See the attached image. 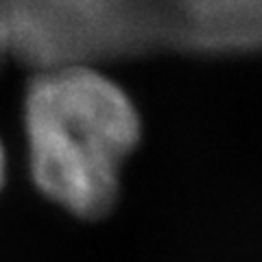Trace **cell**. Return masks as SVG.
I'll return each mask as SVG.
<instances>
[{
    "label": "cell",
    "instance_id": "6da1fadb",
    "mask_svg": "<svg viewBox=\"0 0 262 262\" xmlns=\"http://www.w3.org/2000/svg\"><path fill=\"white\" fill-rule=\"evenodd\" d=\"M140 134V116L125 90L92 68H51L31 81L24 96L33 177L75 210H96L110 199Z\"/></svg>",
    "mask_w": 262,
    "mask_h": 262
},
{
    "label": "cell",
    "instance_id": "7a4b0ae2",
    "mask_svg": "<svg viewBox=\"0 0 262 262\" xmlns=\"http://www.w3.org/2000/svg\"><path fill=\"white\" fill-rule=\"evenodd\" d=\"M3 177H5V151L3 144H0V184H3Z\"/></svg>",
    "mask_w": 262,
    "mask_h": 262
}]
</instances>
